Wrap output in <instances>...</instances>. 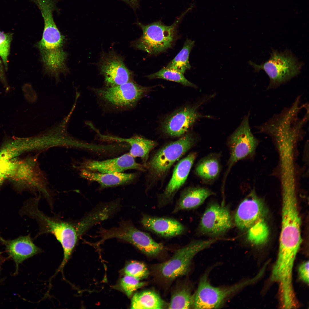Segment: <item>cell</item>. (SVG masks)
<instances>
[{
  "mask_svg": "<svg viewBox=\"0 0 309 309\" xmlns=\"http://www.w3.org/2000/svg\"><path fill=\"white\" fill-rule=\"evenodd\" d=\"M40 197L30 199L25 201L19 210L21 215L35 219L39 227L38 235L51 233L62 245L64 258L58 270H62L69 259L79 238L88 229L90 225L83 217L76 222L65 221L46 215L38 209Z\"/></svg>",
  "mask_w": 309,
  "mask_h": 309,
  "instance_id": "6da1fadb",
  "label": "cell"
},
{
  "mask_svg": "<svg viewBox=\"0 0 309 309\" xmlns=\"http://www.w3.org/2000/svg\"><path fill=\"white\" fill-rule=\"evenodd\" d=\"M283 192L278 254L286 257L295 256L302 240L301 218L294 188L284 187Z\"/></svg>",
  "mask_w": 309,
  "mask_h": 309,
  "instance_id": "7a4b0ae2",
  "label": "cell"
},
{
  "mask_svg": "<svg viewBox=\"0 0 309 309\" xmlns=\"http://www.w3.org/2000/svg\"><path fill=\"white\" fill-rule=\"evenodd\" d=\"M64 42V37L55 23L44 25L41 39L36 46L48 73L58 76L66 71L67 54L63 48Z\"/></svg>",
  "mask_w": 309,
  "mask_h": 309,
  "instance_id": "3957f363",
  "label": "cell"
},
{
  "mask_svg": "<svg viewBox=\"0 0 309 309\" xmlns=\"http://www.w3.org/2000/svg\"><path fill=\"white\" fill-rule=\"evenodd\" d=\"M182 16L173 24L167 26L161 21L144 25L138 23L142 34L132 43L136 49L144 51L149 54L156 55L171 48L177 37V30Z\"/></svg>",
  "mask_w": 309,
  "mask_h": 309,
  "instance_id": "277c9868",
  "label": "cell"
},
{
  "mask_svg": "<svg viewBox=\"0 0 309 309\" xmlns=\"http://www.w3.org/2000/svg\"><path fill=\"white\" fill-rule=\"evenodd\" d=\"M98 233L101 243L109 239L117 238L130 243L148 256L158 255L164 248L162 244L155 241L149 234L137 229L130 220H122L118 226L110 229L101 227Z\"/></svg>",
  "mask_w": 309,
  "mask_h": 309,
  "instance_id": "5b68a950",
  "label": "cell"
},
{
  "mask_svg": "<svg viewBox=\"0 0 309 309\" xmlns=\"http://www.w3.org/2000/svg\"><path fill=\"white\" fill-rule=\"evenodd\" d=\"M270 54L269 59L260 65L249 62L255 72L263 70L268 76L270 80L268 88L277 87L300 73L302 64L291 51L279 52L273 49Z\"/></svg>",
  "mask_w": 309,
  "mask_h": 309,
  "instance_id": "8992f818",
  "label": "cell"
},
{
  "mask_svg": "<svg viewBox=\"0 0 309 309\" xmlns=\"http://www.w3.org/2000/svg\"><path fill=\"white\" fill-rule=\"evenodd\" d=\"M194 137L186 134L158 150L144 166L151 179L157 181L164 177L173 165L194 145Z\"/></svg>",
  "mask_w": 309,
  "mask_h": 309,
  "instance_id": "52a82bcc",
  "label": "cell"
},
{
  "mask_svg": "<svg viewBox=\"0 0 309 309\" xmlns=\"http://www.w3.org/2000/svg\"><path fill=\"white\" fill-rule=\"evenodd\" d=\"M217 239L192 241L185 246L176 250L168 260L159 264L157 270L165 279L172 280L188 272L192 259L201 251L215 243Z\"/></svg>",
  "mask_w": 309,
  "mask_h": 309,
  "instance_id": "ba28073f",
  "label": "cell"
},
{
  "mask_svg": "<svg viewBox=\"0 0 309 309\" xmlns=\"http://www.w3.org/2000/svg\"><path fill=\"white\" fill-rule=\"evenodd\" d=\"M249 280L226 288L214 287L203 277L193 295L192 308L195 309H212L221 306L225 300L234 293L250 283Z\"/></svg>",
  "mask_w": 309,
  "mask_h": 309,
  "instance_id": "9c48e42d",
  "label": "cell"
},
{
  "mask_svg": "<svg viewBox=\"0 0 309 309\" xmlns=\"http://www.w3.org/2000/svg\"><path fill=\"white\" fill-rule=\"evenodd\" d=\"M151 89L131 80L119 85L99 89L96 92L100 98L113 105L127 108L135 105Z\"/></svg>",
  "mask_w": 309,
  "mask_h": 309,
  "instance_id": "30bf717a",
  "label": "cell"
},
{
  "mask_svg": "<svg viewBox=\"0 0 309 309\" xmlns=\"http://www.w3.org/2000/svg\"><path fill=\"white\" fill-rule=\"evenodd\" d=\"M258 144V140L251 131L248 118L246 116L229 138L228 145L230 156L225 177L233 165L252 153Z\"/></svg>",
  "mask_w": 309,
  "mask_h": 309,
  "instance_id": "8fae6325",
  "label": "cell"
},
{
  "mask_svg": "<svg viewBox=\"0 0 309 309\" xmlns=\"http://www.w3.org/2000/svg\"><path fill=\"white\" fill-rule=\"evenodd\" d=\"M99 67L107 86H115L132 80V72L125 65L123 58L114 50L102 53Z\"/></svg>",
  "mask_w": 309,
  "mask_h": 309,
  "instance_id": "7c38bea8",
  "label": "cell"
},
{
  "mask_svg": "<svg viewBox=\"0 0 309 309\" xmlns=\"http://www.w3.org/2000/svg\"><path fill=\"white\" fill-rule=\"evenodd\" d=\"M232 226L229 209L226 206L213 203L210 205L204 212L199 229L204 234L216 235L225 233Z\"/></svg>",
  "mask_w": 309,
  "mask_h": 309,
  "instance_id": "4fadbf2b",
  "label": "cell"
},
{
  "mask_svg": "<svg viewBox=\"0 0 309 309\" xmlns=\"http://www.w3.org/2000/svg\"><path fill=\"white\" fill-rule=\"evenodd\" d=\"M266 213L263 202L252 191L239 205L235 216V223L239 229L248 230L255 223L264 219Z\"/></svg>",
  "mask_w": 309,
  "mask_h": 309,
  "instance_id": "5bb4252c",
  "label": "cell"
},
{
  "mask_svg": "<svg viewBox=\"0 0 309 309\" xmlns=\"http://www.w3.org/2000/svg\"><path fill=\"white\" fill-rule=\"evenodd\" d=\"M197 156L196 153L192 152L175 166L164 191L158 197V207H162L172 203L175 194L185 182Z\"/></svg>",
  "mask_w": 309,
  "mask_h": 309,
  "instance_id": "9a60e30c",
  "label": "cell"
},
{
  "mask_svg": "<svg viewBox=\"0 0 309 309\" xmlns=\"http://www.w3.org/2000/svg\"><path fill=\"white\" fill-rule=\"evenodd\" d=\"M197 108L195 106H186L168 115L162 124L163 131L172 137H179L184 134L201 116Z\"/></svg>",
  "mask_w": 309,
  "mask_h": 309,
  "instance_id": "2e32d148",
  "label": "cell"
},
{
  "mask_svg": "<svg viewBox=\"0 0 309 309\" xmlns=\"http://www.w3.org/2000/svg\"><path fill=\"white\" fill-rule=\"evenodd\" d=\"M81 165L80 167L82 169L101 173L122 172L129 169L141 171H146L145 167L137 163L129 153L116 158L102 161H86Z\"/></svg>",
  "mask_w": 309,
  "mask_h": 309,
  "instance_id": "e0dca14e",
  "label": "cell"
},
{
  "mask_svg": "<svg viewBox=\"0 0 309 309\" xmlns=\"http://www.w3.org/2000/svg\"><path fill=\"white\" fill-rule=\"evenodd\" d=\"M0 242L5 246L9 256L15 264V275L18 273L20 263L41 251L33 242L30 234L12 240L5 239L0 235Z\"/></svg>",
  "mask_w": 309,
  "mask_h": 309,
  "instance_id": "ac0fdd59",
  "label": "cell"
},
{
  "mask_svg": "<svg viewBox=\"0 0 309 309\" xmlns=\"http://www.w3.org/2000/svg\"><path fill=\"white\" fill-rule=\"evenodd\" d=\"M29 162L0 158V173L5 179H9L25 187H29L33 183L35 175Z\"/></svg>",
  "mask_w": 309,
  "mask_h": 309,
  "instance_id": "d6986e66",
  "label": "cell"
},
{
  "mask_svg": "<svg viewBox=\"0 0 309 309\" xmlns=\"http://www.w3.org/2000/svg\"><path fill=\"white\" fill-rule=\"evenodd\" d=\"M140 222L146 229L163 237L170 238L181 235L185 227L174 219L152 216L143 214Z\"/></svg>",
  "mask_w": 309,
  "mask_h": 309,
  "instance_id": "ffe728a7",
  "label": "cell"
},
{
  "mask_svg": "<svg viewBox=\"0 0 309 309\" xmlns=\"http://www.w3.org/2000/svg\"><path fill=\"white\" fill-rule=\"evenodd\" d=\"M213 195L212 192L205 188L195 187L187 188L181 194L172 213L196 208L201 205L208 197Z\"/></svg>",
  "mask_w": 309,
  "mask_h": 309,
  "instance_id": "44dd1931",
  "label": "cell"
},
{
  "mask_svg": "<svg viewBox=\"0 0 309 309\" xmlns=\"http://www.w3.org/2000/svg\"><path fill=\"white\" fill-rule=\"evenodd\" d=\"M81 176L90 181L98 183L102 188L113 187L123 185L132 181L136 177L135 173L122 172L101 173L82 169Z\"/></svg>",
  "mask_w": 309,
  "mask_h": 309,
  "instance_id": "7402d4cb",
  "label": "cell"
},
{
  "mask_svg": "<svg viewBox=\"0 0 309 309\" xmlns=\"http://www.w3.org/2000/svg\"><path fill=\"white\" fill-rule=\"evenodd\" d=\"M105 137L113 140L128 143L131 147L129 154L134 158H141L144 166L147 162L150 152L157 145L155 141L138 136L126 138L112 136Z\"/></svg>",
  "mask_w": 309,
  "mask_h": 309,
  "instance_id": "603a6c76",
  "label": "cell"
},
{
  "mask_svg": "<svg viewBox=\"0 0 309 309\" xmlns=\"http://www.w3.org/2000/svg\"><path fill=\"white\" fill-rule=\"evenodd\" d=\"M220 170L219 159L217 156L213 154L200 160L195 167V172L204 181H210L217 178Z\"/></svg>",
  "mask_w": 309,
  "mask_h": 309,
  "instance_id": "cb8c5ba5",
  "label": "cell"
},
{
  "mask_svg": "<svg viewBox=\"0 0 309 309\" xmlns=\"http://www.w3.org/2000/svg\"><path fill=\"white\" fill-rule=\"evenodd\" d=\"M165 305L164 302L157 293L147 290L134 294L132 300L131 308L162 309Z\"/></svg>",
  "mask_w": 309,
  "mask_h": 309,
  "instance_id": "d4e9b609",
  "label": "cell"
},
{
  "mask_svg": "<svg viewBox=\"0 0 309 309\" xmlns=\"http://www.w3.org/2000/svg\"><path fill=\"white\" fill-rule=\"evenodd\" d=\"M195 44V41L187 39L180 51L168 64L166 68L175 70L183 74L190 69L189 55Z\"/></svg>",
  "mask_w": 309,
  "mask_h": 309,
  "instance_id": "484cf974",
  "label": "cell"
},
{
  "mask_svg": "<svg viewBox=\"0 0 309 309\" xmlns=\"http://www.w3.org/2000/svg\"><path fill=\"white\" fill-rule=\"evenodd\" d=\"M247 230V239L252 243L261 245L267 241L269 235V229L265 218L255 223Z\"/></svg>",
  "mask_w": 309,
  "mask_h": 309,
  "instance_id": "4316f807",
  "label": "cell"
},
{
  "mask_svg": "<svg viewBox=\"0 0 309 309\" xmlns=\"http://www.w3.org/2000/svg\"><path fill=\"white\" fill-rule=\"evenodd\" d=\"M193 295L188 288L178 290L172 295L168 306L169 309H189L192 307Z\"/></svg>",
  "mask_w": 309,
  "mask_h": 309,
  "instance_id": "83f0119b",
  "label": "cell"
},
{
  "mask_svg": "<svg viewBox=\"0 0 309 309\" xmlns=\"http://www.w3.org/2000/svg\"><path fill=\"white\" fill-rule=\"evenodd\" d=\"M150 79L160 78L179 83L183 85L196 87V86L187 80L183 74L174 70L164 68L159 71L148 75Z\"/></svg>",
  "mask_w": 309,
  "mask_h": 309,
  "instance_id": "f1b7e54d",
  "label": "cell"
},
{
  "mask_svg": "<svg viewBox=\"0 0 309 309\" xmlns=\"http://www.w3.org/2000/svg\"><path fill=\"white\" fill-rule=\"evenodd\" d=\"M124 272L126 275L134 277L139 280L146 278L149 271L143 263L134 261L128 264L125 268Z\"/></svg>",
  "mask_w": 309,
  "mask_h": 309,
  "instance_id": "f546056e",
  "label": "cell"
},
{
  "mask_svg": "<svg viewBox=\"0 0 309 309\" xmlns=\"http://www.w3.org/2000/svg\"><path fill=\"white\" fill-rule=\"evenodd\" d=\"M13 36V33H5L0 31V57L6 71L8 69V58Z\"/></svg>",
  "mask_w": 309,
  "mask_h": 309,
  "instance_id": "4dcf8cb0",
  "label": "cell"
},
{
  "mask_svg": "<svg viewBox=\"0 0 309 309\" xmlns=\"http://www.w3.org/2000/svg\"><path fill=\"white\" fill-rule=\"evenodd\" d=\"M145 284L139 280L128 275L122 278L120 283L122 288L128 297L130 296L134 291Z\"/></svg>",
  "mask_w": 309,
  "mask_h": 309,
  "instance_id": "1f68e13d",
  "label": "cell"
},
{
  "mask_svg": "<svg viewBox=\"0 0 309 309\" xmlns=\"http://www.w3.org/2000/svg\"><path fill=\"white\" fill-rule=\"evenodd\" d=\"M299 274L300 279L307 284H309V261L302 263L298 268Z\"/></svg>",
  "mask_w": 309,
  "mask_h": 309,
  "instance_id": "d6a6232c",
  "label": "cell"
},
{
  "mask_svg": "<svg viewBox=\"0 0 309 309\" xmlns=\"http://www.w3.org/2000/svg\"><path fill=\"white\" fill-rule=\"evenodd\" d=\"M5 70L3 64L0 58V81L6 85H7V82Z\"/></svg>",
  "mask_w": 309,
  "mask_h": 309,
  "instance_id": "836d02e7",
  "label": "cell"
},
{
  "mask_svg": "<svg viewBox=\"0 0 309 309\" xmlns=\"http://www.w3.org/2000/svg\"><path fill=\"white\" fill-rule=\"evenodd\" d=\"M128 5L134 10L137 9L139 6L140 0H121Z\"/></svg>",
  "mask_w": 309,
  "mask_h": 309,
  "instance_id": "e575fe53",
  "label": "cell"
},
{
  "mask_svg": "<svg viewBox=\"0 0 309 309\" xmlns=\"http://www.w3.org/2000/svg\"><path fill=\"white\" fill-rule=\"evenodd\" d=\"M7 258L4 257L2 255L1 253L0 252V266H1L7 260Z\"/></svg>",
  "mask_w": 309,
  "mask_h": 309,
  "instance_id": "d590c367",
  "label": "cell"
},
{
  "mask_svg": "<svg viewBox=\"0 0 309 309\" xmlns=\"http://www.w3.org/2000/svg\"><path fill=\"white\" fill-rule=\"evenodd\" d=\"M5 179L3 176L0 173V186L2 184L3 181Z\"/></svg>",
  "mask_w": 309,
  "mask_h": 309,
  "instance_id": "8d00e7d4",
  "label": "cell"
},
{
  "mask_svg": "<svg viewBox=\"0 0 309 309\" xmlns=\"http://www.w3.org/2000/svg\"></svg>",
  "mask_w": 309,
  "mask_h": 309,
  "instance_id": "74e56055",
  "label": "cell"
}]
</instances>
